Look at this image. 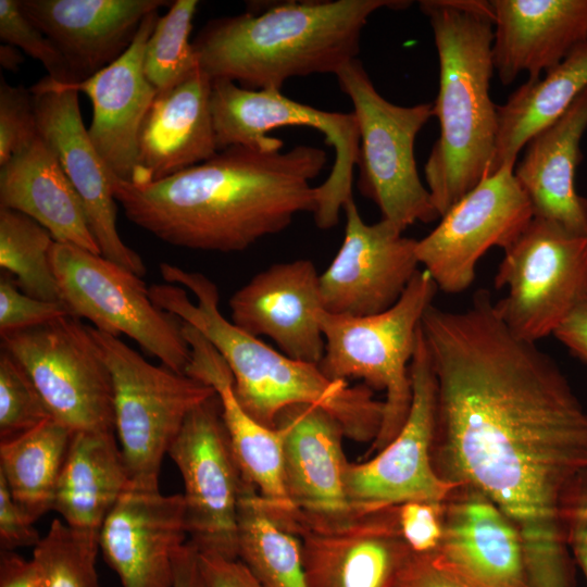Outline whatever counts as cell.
Instances as JSON below:
<instances>
[{
  "label": "cell",
  "mask_w": 587,
  "mask_h": 587,
  "mask_svg": "<svg viewBox=\"0 0 587 587\" xmlns=\"http://www.w3.org/2000/svg\"><path fill=\"white\" fill-rule=\"evenodd\" d=\"M437 383L432 462L491 500L517 528L529 587H576L564 508L587 470V410L557 362L514 335L490 292L426 312Z\"/></svg>",
  "instance_id": "obj_1"
},
{
  "label": "cell",
  "mask_w": 587,
  "mask_h": 587,
  "mask_svg": "<svg viewBox=\"0 0 587 587\" xmlns=\"http://www.w3.org/2000/svg\"><path fill=\"white\" fill-rule=\"evenodd\" d=\"M232 146L166 178L133 185L117 178L114 197L135 225L170 245L238 252L286 229L316 209L317 177L326 151Z\"/></svg>",
  "instance_id": "obj_2"
},
{
  "label": "cell",
  "mask_w": 587,
  "mask_h": 587,
  "mask_svg": "<svg viewBox=\"0 0 587 587\" xmlns=\"http://www.w3.org/2000/svg\"><path fill=\"white\" fill-rule=\"evenodd\" d=\"M167 284L149 287L152 301L196 328L229 367L239 403L260 424L275 428L278 414L294 404H314L341 424L346 438L373 442L382 427L384 401L366 385L328 378L316 364L295 360L228 321L218 290L205 275L161 263Z\"/></svg>",
  "instance_id": "obj_3"
},
{
  "label": "cell",
  "mask_w": 587,
  "mask_h": 587,
  "mask_svg": "<svg viewBox=\"0 0 587 587\" xmlns=\"http://www.w3.org/2000/svg\"><path fill=\"white\" fill-rule=\"evenodd\" d=\"M405 0L283 1L262 11L209 21L192 40L211 79L280 90L286 80L334 74L357 59L369 17Z\"/></svg>",
  "instance_id": "obj_4"
},
{
  "label": "cell",
  "mask_w": 587,
  "mask_h": 587,
  "mask_svg": "<svg viewBox=\"0 0 587 587\" xmlns=\"http://www.w3.org/2000/svg\"><path fill=\"white\" fill-rule=\"evenodd\" d=\"M439 60L433 114L439 123L424 166L441 217L488 174L496 149L497 105L489 93L494 12L485 0H422Z\"/></svg>",
  "instance_id": "obj_5"
},
{
  "label": "cell",
  "mask_w": 587,
  "mask_h": 587,
  "mask_svg": "<svg viewBox=\"0 0 587 587\" xmlns=\"http://www.w3.org/2000/svg\"><path fill=\"white\" fill-rule=\"evenodd\" d=\"M437 290L428 272L419 270L400 299L384 312L367 316L319 313L325 340L321 371L333 380L359 378L371 389L385 392L382 427L369 453L387 446L407 420L416 334Z\"/></svg>",
  "instance_id": "obj_6"
},
{
  "label": "cell",
  "mask_w": 587,
  "mask_h": 587,
  "mask_svg": "<svg viewBox=\"0 0 587 587\" xmlns=\"http://www.w3.org/2000/svg\"><path fill=\"white\" fill-rule=\"evenodd\" d=\"M89 327L111 373L114 433L130 486L159 490L164 455L189 413L215 390L186 374L153 365L120 337Z\"/></svg>",
  "instance_id": "obj_7"
},
{
  "label": "cell",
  "mask_w": 587,
  "mask_h": 587,
  "mask_svg": "<svg viewBox=\"0 0 587 587\" xmlns=\"http://www.w3.org/2000/svg\"><path fill=\"white\" fill-rule=\"evenodd\" d=\"M353 105L360 132L358 188L386 220L403 232L417 222L439 216L421 180L414 157L417 134L434 116L433 103L397 105L375 88L355 59L335 75Z\"/></svg>",
  "instance_id": "obj_8"
},
{
  "label": "cell",
  "mask_w": 587,
  "mask_h": 587,
  "mask_svg": "<svg viewBox=\"0 0 587 587\" xmlns=\"http://www.w3.org/2000/svg\"><path fill=\"white\" fill-rule=\"evenodd\" d=\"M50 262L73 316L105 334L126 335L164 366L185 374L191 350L183 322L152 301L141 277L101 254L58 241Z\"/></svg>",
  "instance_id": "obj_9"
},
{
  "label": "cell",
  "mask_w": 587,
  "mask_h": 587,
  "mask_svg": "<svg viewBox=\"0 0 587 587\" xmlns=\"http://www.w3.org/2000/svg\"><path fill=\"white\" fill-rule=\"evenodd\" d=\"M503 252L494 283L508 292L497 313L522 339L553 335L587 297V236L533 217Z\"/></svg>",
  "instance_id": "obj_10"
},
{
  "label": "cell",
  "mask_w": 587,
  "mask_h": 587,
  "mask_svg": "<svg viewBox=\"0 0 587 587\" xmlns=\"http://www.w3.org/2000/svg\"><path fill=\"white\" fill-rule=\"evenodd\" d=\"M2 348L24 369L52 419L76 432H113L111 373L80 319L62 316L1 335Z\"/></svg>",
  "instance_id": "obj_11"
},
{
  "label": "cell",
  "mask_w": 587,
  "mask_h": 587,
  "mask_svg": "<svg viewBox=\"0 0 587 587\" xmlns=\"http://www.w3.org/2000/svg\"><path fill=\"white\" fill-rule=\"evenodd\" d=\"M167 454L184 482L188 541L201 554L238 559V507L246 478L216 392L189 413Z\"/></svg>",
  "instance_id": "obj_12"
},
{
  "label": "cell",
  "mask_w": 587,
  "mask_h": 587,
  "mask_svg": "<svg viewBox=\"0 0 587 587\" xmlns=\"http://www.w3.org/2000/svg\"><path fill=\"white\" fill-rule=\"evenodd\" d=\"M410 377L411 407L398 434L369 460L349 461L347 465L346 492L355 510L395 507L409 501H444L457 486L441 479L432 462L437 383L421 324Z\"/></svg>",
  "instance_id": "obj_13"
},
{
  "label": "cell",
  "mask_w": 587,
  "mask_h": 587,
  "mask_svg": "<svg viewBox=\"0 0 587 587\" xmlns=\"http://www.w3.org/2000/svg\"><path fill=\"white\" fill-rule=\"evenodd\" d=\"M534 217L530 203L505 164L483 179L416 242L420 265L438 290L460 294L475 279L476 266L492 247H509Z\"/></svg>",
  "instance_id": "obj_14"
},
{
  "label": "cell",
  "mask_w": 587,
  "mask_h": 587,
  "mask_svg": "<svg viewBox=\"0 0 587 587\" xmlns=\"http://www.w3.org/2000/svg\"><path fill=\"white\" fill-rule=\"evenodd\" d=\"M289 530L300 539L309 587H395L412 553L399 529L397 505L338 519L296 514Z\"/></svg>",
  "instance_id": "obj_15"
},
{
  "label": "cell",
  "mask_w": 587,
  "mask_h": 587,
  "mask_svg": "<svg viewBox=\"0 0 587 587\" xmlns=\"http://www.w3.org/2000/svg\"><path fill=\"white\" fill-rule=\"evenodd\" d=\"M341 246L320 275L323 308L337 315L367 316L391 308L419 271L416 242L392 223L364 222L351 198Z\"/></svg>",
  "instance_id": "obj_16"
},
{
  "label": "cell",
  "mask_w": 587,
  "mask_h": 587,
  "mask_svg": "<svg viewBox=\"0 0 587 587\" xmlns=\"http://www.w3.org/2000/svg\"><path fill=\"white\" fill-rule=\"evenodd\" d=\"M38 135L54 152L78 193L101 255L139 277L146 275L141 257L128 247L116 226V178L96 150L85 127L78 91L62 87L46 76L29 89Z\"/></svg>",
  "instance_id": "obj_17"
},
{
  "label": "cell",
  "mask_w": 587,
  "mask_h": 587,
  "mask_svg": "<svg viewBox=\"0 0 587 587\" xmlns=\"http://www.w3.org/2000/svg\"><path fill=\"white\" fill-rule=\"evenodd\" d=\"M187 537L183 494L129 486L104 520L98 542L122 587H173Z\"/></svg>",
  "instance_id": "obj_18"
},
{
  "label": "cell",
  "mask_w": 587,
  "mask_h": 587,
  "mask_svg": "<svg viewBox=\"0 0 587 587\" xmlns=\"http://www.w3.org/2000/svg\"><path fill=\"white\" fill-rule=\"evenodd\" d=\"M228 305L232 323L241 330L268 337L289 358L320 364L325 340L319 313L324 308L311 260L271 265L236 290Z\"/></svg>",
  "instance_id": "obj_19"
},
{
  "label": "cell",
  "mask_w": 587,
  "mask_h": 587,
  "mask_svg": "<svg viewBox=\"0 0 587 587\" xmlns=\"http://www.w3.org/2000/svg\"><path fill=\"white\" fill-rule=\"evenodd\" d=\"M159 17V11L149 13L128 49L104 68L77 83H58L89 97V137L110 172L127 183L136 167L143 120L158 93L145 75L143 57Z\"/></svg>",
  "instance_id": "obj_20"
},
{
  "label": "cell",
  "mask_w": 587,
  "mask_h": 587,
  "mask_svg": "<svg viewBox=\"0 0 587 587\" xmlns=\"http://www.w3.org/2000/svg\"><path fill=\"white\" fill-rule=\"evenodd\" d=\"M275 428L282 434L285 487L296 514L338 519L352 513L339 421L321 407L294 404L278 414Z\"/></svg>",
  "instance_id": "obj_21"
},
{
  "label": "cell",
  "mask_w": 587,
  "mask_h": 587,
  "mask_svg": "<svg viewBox=\"0 0 587 587\" xmlns=\"http://www.w3.org/2000/svg\"><path fill=\"white\" fill-rule=\"evenodd\" d=\"M444 535L432 553L479 587H529L522 537L485 495L457 485L444 501Z\"/></svg>",
  "instance_id": "obj_22"
},
{
  "label": "cell",
  "mask_w": 587,
  "mask_h": 587,
  "mask_svg": "<svg viewBox=\"0 0 587 587\" xmlns=\"http://www.w3.org/2000/svg\"><path fill=\"white\" fill-rule=\"evenodd\" d=\"M168 3L164 0H20L23 12L61 51L77 82L121 57L132 45L143 18Z\"/></svg>",
  "instance_id": "obj_23"
},
{
  "label": "cell",
  "mask_w": 587,
  "mask_h": 587,
  "mask_svg": "<svg viewBox=\"0 0 587 587\" xmlns=\"http://www.w3.org/2000/svg\"><path fill=\"white\" fill-rule=\"evenodd\" d=\"M191 355L185 374L212 387L245 478L261 496L267 512L286 526L296 514L284 480L283 439L277 428L253 419L239 403L233 375L218 351L192 326L183 323Z\"/></svg>",
  "instance_id": "obj_24"
},
{
  "label": "cell",
  "mask_w": 587,
  "mask_h": 587,
  "mask_svg": "<svg viewBox=\"0 0 587 587\" xmlns=\"http://www.w3.org/2000/svg\"><path fill=\"white\" fill-rule=\"evenodd\" d=\"M492 62L500 82L540 78L587 43V0H490Z\"/></svg>",
  "instance_id": "obj_25"
},
{
  "label": "cell",
  "mask_w": 587,
  "mask_h": 587,
  "mask_svg": "<svg viewBox=\"0 0 587 587\" xmlns=\"http://www.w3.org/2000/svg\"><path fill=\"white\" fill-rule=\"evenodd\" d=\"M211 83L198 68L184 82L157 93L140 129L130 184L141 186L166 178L217 153Z\"/></svg>",
  "instance_id": "obj_26"
},
{
  "label": "cell",
  "mask_w": 587,
  "mask_h": 587,
  "mask_svg": "<svg viewBox=\"0 0 587 587\" xmlns=\"http://www.w3.org/2000/svg\"><path fill=\"white\" fill-rule=\"evenodd\" d=\"M587 129V88L554 123L536 134L514 167L534 217L554 222L587 236V198L575 188L583 159L580 140Z\"/></svg>",
  "instance_id": "obj_27"
},
{
  "label": "cell",
  "mask_w": 587,
  "mask_h": 587,
  "mask_svg": "<svg viewBox=\"0 0 587 587\" xmlns=\"http://www.w3.org/2000/svg\"><path fill=\"white\" fill-rule=\"evenodd\" d=\"M0 208L32 217L58 242L101 254L78 193L39 135L0 166Z\"/></svg>",
  "instance_id": "obj_28"
},
{
  "label": "cell",
  "mask_w": 587,
  "mask_h": 587,
  "mask_svg": "<svg viewBox=\"0 0 587 587\" xmlns=\"http://www.w3.org/2000/svg\"><path fill=\"white\" fill-rule=\"evenodd\" d=\"M130 486L113 432H76L55 486L52 510L71 528L99 535Z\"/></svg>",
  "instance_id": "obj_29"
},
{
  "label": "cell",
  "mask_w": 587,
  "mask_h": 587,
  "mask_svg": "<svg viewBox=\"0 0 587 587\" xmlns=\"http://www.w3.org/2000/svg\"><path fill=\"white\" fill-rule=\"evenodd\" d=\"M587 88V43L573 51L544 78L527 79L497 105L498 129L487 175L514 164L520 151L540 130L560 118Z\"/></svg>",
  "instance_id": "obj_30"
},
{
  "label": "cell",
  "mask_w": 587,
  "mask_h": 587,
  "mask_svg": "<svg viewBox=\"0 0 587 587\" xmlns=\"http://www.w3.org/2000/svg\"><path fill=\"white\" fill-rule=\"evenodd\" d=\"M74 432L54 419L0 442V477L35 520L52 510Z\"/></svg>",
  "instance_id": "obj_31"
},
{
  "label": "cell",
  "mask_w": 587,
  "mask_h": 587,
  "mask_svg": "<svg viewBox=\"0 0 587 587\" xmlns=\"http://www.w3.org/2000/svg\"><path fill=\"white\" fill-rule=\"evenodd\" d=\"M237 521L238 559L262 587H309L299 537L274 520L247 479Z\"/></svg>",
  "instance_id": "obj_32"
},
{
  "label": "cell",
  "mask_w": 587,
  "mask_h": 587,
  "mask_svg": "<svg viewBox=\"0 0 587 587\" xmlns=\"http://www.w3.org/2000/svg\"><path fill=\"white\" fill-rule=\"evenodd\" d=\"M55 240L32 217L0 208V266L14 277L17 287L28 296L62 302L50 262Z\"/></svg>",
  "instance_id": "obj_33"
},
{
  "label": "cell",
  "mask_w": 587,
  "mask_h": 587,
  "mask_svg": "<svg viewBox=\"0 0 587 587\" xmlns=\"http://www.w3.org/2000/svg\"><path fill=\"white\" fill-rule=\"evenodd\" d=\"M197 0H176L159 17L145 50L143 72L157 92L184 82L198 68L190 34Z\"/></svg>",
  "instance_id": "obj_34"
},
{
  "label": "cell",
  "mask_w": 587,
  "mask_h": 587,
  "mask_svg": "<svg viewBox=\"0 0 587 587\" xmlns=\"http://www.w3.org/2000/svg\"><path fill=\"white\" fill-rule=\"evenodd\" d=\"M98 538L53 519L33 548L38 587H100L96 570Z\"/></svg>",
  "instance_id": "obj_35"
},
{
  "label": "cell",
  "mask_w": 587,
  "mask_h": 587,
  "mask_svg": "<svg viewBox=\"0 0 587 587\" xmlns=\"http://www.w3.org/2000/svg\"><path fill=\"white\" fill-rule=\"evenodd\" d=\"M52 419L43 399L18 362L0 354V439L26 433Z\"/></svg>",
  "instance_id": "obj_36"
},
{
  "label": "cell",
  "mask_w": 587,
  "mask_h": 587,
  "mask_svg": "<svg viewBox=\"0 0 587 587\" xmlns=\"http://www.w3.org/2000/svg\"><path fill=\"white\" fill-rule=\"evenodd\" d=\"M0 38L40 62L52 80L77 82L61 51L23 12L20 0H0Z\"/></svg>",
  "instance_id": "obj_37"
},
{
  "label": "cell",
  "mask_w": 587,
  "mask_h": 587,
  "mask_svg": "<svg viewBox=\"0 0 587 587\" xmlns=\"http://www.w3.org/2000/svg\"><path fill=\"white\" fill-rule=\"evenodd\" d=\"M38 136L34 96L0 79V166Z\"/></svg>",
  "instance_id": "obj_38"
},
{
  "label": "cell",
  "mask_w": 587,
  "mask_h": 587,
  "mask_svg": "<svg viewBox=\"0 0 587 587\" xmlns=\"http://www.w3.org/2000/svg\"><path fill=\"white\" fill-rule=\"evenodd\" d=\"M72 315L63 302L47 301L23 292L8 276L0 279V335L43 325Z\"/></svg>",
  "instance_id": "obj_39"
},
{
  "label": "cell",
  "mask_w": 587,
  "mask_h": 587,
  "mask_svg": "<svg viewBox=\"0 0 587 587\" xmlns=\"http://www.w3.org/2000/svg\"><path fill=\"white\" fill-rule=\"evenodd\" d=\"M444 501H409L397 505L401 536L413 553L432 554L438 550L444 535Z\"/></svg>",
  "instance_id": "obj_40"
},
{
  "label": "cell",
  "mask_w": 587,
  "mask_h": 587,
  "mask_svg": "<svg viewBox=\"0 0 587 587\" xmlns=\"http://www.w3.org/2000/svg\"><path fill=\"white\" fill-rule=\"evenodd\" d=\"M567 547L587 584V470L573 483L564 508Z\"/></svg>",
  "instance_id": "obj_41"
},
{
  "label": "cell",
  "mask_w": 587,
  "mask_h": 587,
  "mask_svg": "<svg viewBox=\"0 0 587 587\" xmlns=\"http://www.w3.org/2000/svg\"><path fill=\"white\" fill-rule=\"evenodd\" d=\"M36 520L10 494L0 477V549L15 551L18 548H35L40 541L34 526Z\"/></svg>",
  "instance_id": "obj_42"
},
{
  "label": "cell",
  "mask_w": 587,
  "mask_h": 587,
  "mask_svg": "<svg viewBox=\"0 0 587 587\" xmlns=\"http://www.w3.org/2000/svg\"><path fill=\"white\" fill-rule=\"evenodd\" d=\"M395 587H479L433 554L411 553Z\"/></svg>",
  "instance_id": "obj_43"
},
{
  "label": "cell",
  "mask_w": 587,
  "mask_h": 587,
  "mask_svg": "<svg viewBox=\"0 0 587 587\" xmlns=\"http://www.w3.org/2000/svg\"><path fill=\"white\" fill-rule=\"evenodd\" d=\"M202 587H262L239 559L198 552Z\"/></svg>",
  "instance_id": "obj_44"
},
{
  "label": "cell",
  "mask_w": 587,
  "mask_h": 587,
  "mask_svg": "<svg viewBox=\"0 0 587 587\" xmlns=\"http://www.w3.org/2000/svg\"><path fill=\"white\" fill-rule=\"evenodd\" d=\"M553 336L575 357L587 362V297L572 310Z\"/></svg>",
  "instance_id": "obj_45"
},
{
  "label": "cell",
  "mask_w": 587,
  "mask_h": 587,
  "mask_svg": "<svg viewBox=\"0 0 587 587\" xmlns=\"http://www.w3.org/2000/svg\"><path fill=\"white\" fill-rule=\"evenodd\" d=\"M0 587H38L32 559L26 560L15 551H1Z\"/></svg>",
  "instance_id": "obj_46"
},
{
  "label": "cell",
  "mask_w": 587,
  "mask_h": 587,
  "mask_svg": "<svg viewBox=\"0 0 587 587\" xmlns=\"http://www.w3.org/2000/svg\"><path fill=\"white\" fill-rule=\"evenodd\" d=\"M173 587H202L198 551L189 541L176 557Z\"/></svg>",
  "instance_id": "obj_47"
},
{
  "label": "cell",
  "mask_w": 587,
  "mask_h": 587,
  "mask_svg": "<svg viewBox=\"0 0 587 587\" xmlns=\"http://www.w3.org/2000/svg\"><path fill=\"white\" fill-rule=\"evenodd\" d=\"M23 62L24 57L18 48L8 43L1 45L0 64L4 70L17 72Z\"/></svg>",
  "instance_id": "obj_48"
}]
</instances>
